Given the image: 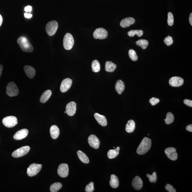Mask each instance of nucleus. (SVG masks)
<instances>
[{
    "instance_id": "nucleus-1",
    "label": "nucleus",
    "mask_w": 192,
    "mask_h": 192,
    "mask_svg": "<svg viewBox=\"0 0 192 192\" xmlns=\"http://www.w3.org/2000/svg\"><path fill=\"white\" fill-rule=\"evenodd\" d=\"M151 140L147 138H144L137 149V153L139 155H143L148 151L151 147Z\"/></svg>"
},
{
    "instance_id": "nucleus-2",
    "label": "nucleus",
    "mask_w": 192,
    "mask_h": 192,
    "mask_svg": "<svg viewBox=\"0 0 192 192\" xmlns=\"http://www.w3.org/2000/svg\"><path fill=\"white\" fill-rule=\"evenodd\" d=\"M17 42L23 52H31L33 51V46L25 37H19L17 40Z\"/></svg>"
},
{
    "instance_id": "nucleus-3",
    "label": "nucleus",
    "mask_w": 192,
    "mask_h": 192,
    "mask_svg": "<svg viewBox=\"0 0 192 192\" xmlns=\"http://www.w3.org/2000/svg\"><path fill=\"white\" fill-rule=\"evenodd\" d=\"M74 39L72 34L67 33L64 36L63 40V47L67 50H71L74 44Z\"/></svg>"
},
{
    "instance_id": "nucleus-4",
    "label": "nucleus",
    "mask_w": 192,
    "mask_h": 192,
    "mask_svg": "<svg viewBox=\"0 0 192 192\" xmlns=\"http://www.w3.org/2000/svg\"><path fill=\"white\" fill-rule=\"evenodd\" d=\"M59 24L57 21L55 20L49 21L46 25V31L49 36L54 35L56 33Z\"/></svg>"
},
{
    "instance_id": "nucleus-5",
    "label": "nucleus",
    "mask_w": 192,
    "mask_h": 192,
    "mask_svg": "<svg viewBox=\"0 0 192 192\" xmlns=\"http://www.w3.org/2000/svg\"><path fill=\"white\" fill-rule=\"evenodd\" d=\"M6 89V93L10 97H15L18 95L19 90L18 87L14 82H11L8 83Z\"/></svg>"
},
{
    "instance_id": "nucleus-6",
    "label": "nucleus",
    "mask_w": 192,
    "mask_h": 192,
    "mask_svg": "<svg viewBox=\"0 0 192 192\" xmlns=\"http://www.w3.org/2000/svg\"><path fill=\"white\" fill-rule=\"evenodd\" d=\"M42 167V164L36 163L31 164L27 169V173L30 177L35 176L39 173Z\"/></svg>"
},
{
    "instance_id": "nucleus-7",
    "label": "nucleus",
    "mask_w": 192,
    "mask_h": 192,
    "mask_svg": "<svg viewBox=\"0 0 192 192\" xmlns=\"http://www.w3.org/2000/svg\"><path fill=\"white\" fill-rule=\"evenodd\" d=\"M3 125L8 128H11L18 124V120L14 116H8L3 118L2 120Z\"/></svg>"
},
{
    "instance_id": "nucleus-8",
    "label": "nucleus",
    "mask_w": 192,
    "mask_h": 192,
    "mask_svg": "<svg viewBox=\"0 0 192 192\" xmlns=\"http://www.w3.org/2000/svg\"><path fill=\"white\" fill-rule=\"evenodd\" d=\"M30 149V147L29 146L22 147L15 150L12 154V156L13 157L16 158L23 157L28 153Z\"/></svg>"
},
{
    "instance_id": "nucleus-9",
    "label": "nucleus",
    "mask_w": 192,
    "mask_h": 192,
    "mask_svg": "<svg viewBox=\"0 0 192 192\" xmlns=\"http://www.w3.org/2000/svg\"><path fill=\"white\" fill-rule=\"evenodd\" d=\"M94 39L100 40L107 38L108 36V32L107 30L103 28H99L96 29L93 33Z\"/></svg>"
},
{
    "instance_id": "nucleus-10",
    "label": "nucleus",
    "mask_w": 192,
    "mask_h": 192,
    "mask_svg": "<svg viewBox=\"0 0 192 192\" xmlns=\"http://www.w3.org/2000/svg\"><path fill=\"white\" fill-rule=\"evenodd\" d=\"M58 174L62 178L67 177L69 174V167L67 164L62 163L59 166L57 170Z\"/></svg>"
},
{
    "instance_id": "nucleus-11",
    "label": "nucleus",
    "mask_w": 192,
    "mask_h": 192,
    "mask_svg": "<svg viewBox=\"0 0 192 192\" xmlns=\"http://www.w3.org/2000/svg\"><path fill=\"white\" fill-rule=\"evenodd\" d=\"M72 84V80L71 79L67 78L63 80L60 87V90L61 92H65L67 91L71 88Z\"/></svg>"
},
{
    "instance_id": "nucleus-12",
    "label": "nucleus",
    "mask_w": 192,
    "mask_h": 192,
    "mask_svg": "<svg viewBox=\"0 0 192 192\" xmlns=\"http://www.w3.org/2000/svg\"><path fill=\"white\" fill-rule=\"evenodd\" d=\"M88 142L90 147L95 149L99 148L100 145V141L99 138L95 135H91L89 136Z\"/></svg>"
},
{
    "instance_id": "nucleus-13",
    "label": "nucleus",
    "mask_w": 192,
    "mask_h": 192,
    "mask_svg": "<svg viewBox=\"0 0 192 192\" xmlns=\"http://www.w3.org/2000/svg\"><path fill=\"white\" fill-rule=\"evenodd\" d=\"M165 153L169 159L172 160H176L178 159V154L176 149L173 147H169L165 150Z\"/></svg>"
},
{
    "instance_id": "nucleus-14",
    "label": "nucleus",
    "mask_w": 192,
    "mask_h": 192,
    "mask_svg": "<svg viewBox=\"0 0 192 192\" xmlns=\"http://www.w3.org/2000/svg\"><path fill=\"white\" fill-rule=\"evenodd\" d=\"M184 80L183 79L179 77H172L169 80L170 85L174 87L181 86L184 83Z\"/></svg>"
},
{
    "instance_id": "nucleus-15",
    "label": "nucleus",
    "mask_w": 192,
    "mask_h": 192,
    "mask_svg": "<svg viewBox=\"0 0 192 192\" xmlns=\"http://www.w3.org/2000/svg\"><path fill=\"white\" fill-rule=\"evenodd\" d=\"M66 109V113L68 116H72L74 115L77 109L76 103L74 102H70L67 105Z\"/></svg>"
},
{
    "instance_id": "nucleus-16",
    "label": "nucleus",
    "mask_w": 192,
    "mask_h": 192,
    "mask_svg": "<svg viewBox=\"0 0 192 192\" xmlns=\"http://www.w3.org/2000/svg\"><path fill=\"white\" fill-rule=\"evenodd\" d=\"M29 131L27 129H23L19 130L15 134L13 138L16 140H20L26 138L28 135Z\"/></svg>"
},
{
    "instance_id": "nucleus-17",
    "label": "nucleus",
    "mask_w": 192,
    "mask_h": 192,
    "mask_svg": "<svg viewBox=\"0 0 192 192\" xmlns=\"http://www.w3.org/2000/svg\"><path fill=\"white\" fill-rule=\"evenodd\" d=\"M143 182L142 180L139 176H136L134 178L132 182V186L135 189L140 190L143 187Z\"/></svg>"
},
{
    "instance_id": "nucleus-18",
    "label": "nucleus",
    "mask_w": 192,
    "mask_h": 192,
    "mask_svg": "<svg viewBox=\"0 0 192 192\" xmlns=\"http://www.w3.org/2000/svg\"><path fill=\"white\" fill-rule=\"evenodd\" d=\"M135 20L132 17H128L123 19L122 20L120 25L123 28H126L132 25L133 24L135 23Z\"/></svg>"
},
{
    "instance_id": "nucleus-19",
    "label": "nucleus",
    "mask_w": 192,
    "mask_h": 192,
    "mask_svg": "<svg viewBox=\"0 0 192 192\" xmlns=\"http://www.w3.org/2000/svg\"><path fill=\"white\" fill-rule=\"evenodd\" d=\"M24 71L29 78L32 79L35 76L36 71L33 67L27 65L24 67Z\"/></svg>"
},
{
    "instance_id": "nucleus-20",
    "label": "nucleus",
    "mask_w": 192,
    "mask_h": 192,
    "mask_svg": "<svg viewBox=\"0 0 192 192\" xmlns=\"http://www.w3.org/2000/svg\"><path fill=\"white\" fill-rule=\"evenodd\" d=\"M96 120L100 125L102 126H106L107 125V121L105 116L96 113L94 115Z\"/></svg>"
},
{
    "instance_id": "nucleus-21",
    "label": "nucleus",
    "mask_w": 192,
    "mask_h": 192,
    "mask_svg": "<svg viewBox=\"0 0 192 192\" xmlns=\"http://www.w3.org/2000/svg\"><path fill=\"white\" fill-rule=\"evenodd\" d=\"M50 133L51 138L53 139H56L59 135V128L57 126L54 125L51 126L50 128Z\"/></svg>"
},
{
    "instance_id": "nucleus-22",
    "label": "nucleus",
    "mask_w": 192,
    "mask_h": 192,
    "mask_svg": "<svg viewBox=\"0 0 192 192\" xmlns=\"http://www.w3.org/2000/svg\"><path fill=\"white\" fill-rule=\"evenodd\" d=\"M115 90L119 94H121L124 90L125 89V85L124 82L122 80H117L116 83Z\"/></svg>"
},
{
    "instance_id": "nucleus-23",
    "label": "nucleus",
    "mask_w": 192,
    "mask_h": 192,
    "mask_svg": "<svg viewBox=\"0 0 192 192\" xmlns=\"http://www.w3.org/2000/svg\"><path fill=\"white\" fill-rule=\"evenodd\" d=\"M110 185L112 188H115L118 187L119 186V180L117 176L115 175H111L110 177Z\"/></svg>"
},
{
    "instance_id": "nucleus-24",
    "label": "nucleus",
    "mask_w": 192,
    "mask_h": 192,
    "mask_svg": "<svg viewBox=\"0 0 192 192\" xmlns=\"http://www.w3.org/2000/svg\"><path fill=\"white\" fill-rule=\"evenodd\" d=\"M52 92L50 90H47L45 91L41 96L40 98V102L42 103H44L47 102L50 98L52 95Z\"/></svg>"
},
{
    "instance_id": "nucleus-25",
    "label": "nucleus",
    "mask_w": 192,
    "mask_h": 192,
    "mask_svg": "<svg viewBox=\"0 0 192 192\" xmlns=\"http://www.w3.org/2000/svg\"><path fill=\"white\" fill-rule=\"evenodd\" d=\"M136 128V125L135 121L133 120H130L128 121L126 125L125 130L127 133H133Z\"/></svg>"
},
{
    "instance_id": "nucleus-26",
    "label": "nucleus",
    "mask_w": 192,
    "mask_h": 192,
    "mask_svg": "<svg viewBox=\"0 0 192 192\" xmlns=\"http://www.w3.org/2000/svg\"><path fill=\"white\" fill-rule=\"evenodd\" d=\"M79 158L82 162L85 164H88L90 162L88 157L85 153L81 150L78 151L77 152Z\"/></svg>"
},
{
    "instance_id": "nucleus-27",
    "label": "nucleus",
    "mask_w": 192,
    "mask_h": 192,
    "mask_svg": "<svg viewBox=\"0 0 192 192\" xmlns=\"http://www.w3.org/2000/svg\"><path fill=\"white\" fill-rule=\"evenodd\" d=\"M120 147H118L115 150H110L107 152V157L110 159L115 158L119 155Z\"/></svg>"
},
{
    "instance_id": "nucleus-28",
    "label": "nucleus",
    "mask_w": 192,
    "mask_h": 192,
    "mask_svg": "<svg viewBox=\"0 0 192 192\" xmlns=\"http://www.w3.org/2000/svg\"><path fill=\"white\" fill-rule=\"evenodd\" d=\"M117 66L111 61H107L105 63V71L109 72H112L116 69Z\"/></svg>"
},
{
    "instance_id": "nucleus-29",
    "label": "nucleus",
    "mask_w": 192,
    "mask_h": 192,
    "mask_svg": "<svg viewBox=\"0 0 192 192\" xmlns=\"http://www.w3.org/2000/svg\"><path fill=\"white\" fill-rule=\"evenodd\" d=\"M92 71L94 72H98L100 70V65L99 61L97 60H95L92 62Z\"/></svg>"
},
{
    "instance_id": "nucleus-30",
    "label": "nucleus",
    "mask_w": 192,
    "mask_h": 192,
    "mask_svg": "<svg viewBox=\"0 0 192 192\" xmlns=\"http://www.w3.org/2000/svg\"><path fill=\"white\" fill-rule=\"evenodd\" d=\"M62 185L60 183H56L51 185L50 190L51 192H57L62 187Z\"/></svg>"
},
{
    "instance_id": "nucleus-31",
    "label": "nucleus",
    "mask_w": 192,
    "mask_h": 192,
    "mask_svg": "<svg viewBox=\"0 0 192 192\" xmlns=\"http://www.w3.org/2000/svg\"><path fill=\"white\" fill-rule=\"evenodd\" d=\"M148 44V41L145 39H140L136 42L137 45L140 46L143 49H146Z\"/></svg>"
},
{
    "instance_id": "nucleus-32",
    "label": "nucleus",
    "mask_w": 192,
    "mask_h": 192,
    "mask_svg": "<svg viewBox=\"0 0 192 192\" xmlns=\"http://www.w3.org/2000/svg\"><path fill=\"white\" fill-rule=\"evenodd\" d=\"M143 32L142 30H131L128 33V36L130 37H133L137 35L138 37H141L143 35Z\"/></svg>"
},
{
    "instance_id": "nucleus-33",
    "label": "nucleus",
    "mask_w": 192,
    "mask_h": 192,
    "mask_svg": "<svg viewBox=\"0 0 192 192\" xmlns=\"http://www.w3.org/2000/svg\"><path fill=\"white\" fill-rule=\"evenodd\" d=\"M174 120V116L172 113L168 112L166 115V118L164 120L165 121L166 124L167 125L171 124L173 122Z\"/></svg>"
},
{
    "instance_id": "nucleus-34",
    "label": "nucleus",
    "mask_w": 192,
    "mask_h": 192,
    "mask_svg": "<svg viewBox=\"0 0 192 192\" xmlns=\"http://www.w3.org/2000/svg\"><path fill=\"white\" fill-rule=\"evenodd\" d=\"M128 55H129L130 59L132 61H136L138 60V57L136 54V51L133 49H130L128 52Z\"/></svg>"
},
{
    "instance_id": "nucleus-35",
    "label": "nucleus",
    "mask_w": 192,
    "mask_h": 192,
    "mask_svg": "<svg viewBox=\"0 0 192 192\" xmlns=\"http://www.w3.org/2000/svg\"><path fill=\"white\" fill-rule=\"evenodd\" d=\"M147 177L149 178V181L150 183H155L157 181V176L156 173L154 172L151 175L148 174H147Z\"/></svg>"
},
{
    "instance_id": "nucleus-36",
    "label": "nucleus",
    "mask_w": 192,
    "mask_h": 192,
    "mask_svg": "<svg viewBox=\"0 0 192 192\" xmlns=\"http://www.w3.org/2000/svg\"><path fill=\"white\" fill-rule=\"evenodd\" d=\"M174 19L173 14L170 12L168 13L167 23L170 26H172L173 25Z\"/></svg>"
},
{
    "instance_id": "nucleus-37",
    "label": "nucleus",
    "mask_w": 192,
    "mask_h": 192,
    "mask_svg": "<svg viewBox=\"0 0 192 192\" xmlns=\"http://www.w3.org/2000/svg\"><path fill=\"white\" fill-rule=\"evenodd\" d=\"M94 184L91 182L85 187V191L86 192H92L94 191Z\"/></svg>"
},
{
    "instance_id": "nucleus-38",
    "label": "nucleus",
    "mask_w": 192,
    "mask_h": 192,
    "mask_svg": "<svg viewBox=\"0 0 192 192\" xmlns=\"http://www.w3.org/2000/svg\"><path fill=\"white\" fill-rule=\"evenodd\" d=\"M164 42L166 45L168 46H169L173 44V40L172 37L168 36L164 39Z\"/></svg>"
},
{
    "instance_id": "nucleus-39",
    "label": "nucleus",
    "mask_w": 192,
    "mask_h": 192,
    "mask_svg": "<svg viewBox=\"0 0 192 192\" xmlns=\"http://www.w3.org/2000/svg\"><path fill=\"white\" fill-rule=\"evenodd\" d=\"M159 102H160V100L159 99L154 97H152L150 100V102L152 106L155 105L158 103Z\"/></svg>"
},
{
    "instance_id": "nucleus-40",
    "label": "nucleus",
    "mask_w": 192,
    "mask_h": 192,
    "mask_svg": "<svg viewBox=\"0 0 192 192\" xmlns=\"http://www.w3.org/2000/svg\"><path fill=\"white\" fill-rule=\"evenodd\" d=\"M165 188L169 192H176V190L172 186L169 184L166 185Z\"/></svg>"
},
{
    "instance_id": "nucleus-41",
    "label": "nucleus",
    "mask_w": 192,
    "mask_h": 192,
    "mask_svg": "<svg viewBox=\"0 0 192 192\" xmlns=\"http://www.w3.org/2000/svg\"><path fill=\"white\" fill-rule=\"evenodd\" d=\"M184 102L185 104L188 107H192V101L191 100H188L187 99H185Z\"/></svg>"
},
{
    "instance_id": "nucleus-42",
    "label": "nucleus",
    "mask_w": 192,
    "mask_h": 192,
    "mask_svg": "<svg viewBox=\"0 0 192 192\" xmlns=\"http://www.w3.org/2000/svg\"><path fill=\"white\" fill-rule=\"evenodd\" d=\"M32 8L31 6H29L25 7L24 10L26 12H29L32 11Z\"/></svg>"
},
{
    "instance_id": "nucleus-43",
    "label": "nucleus",
    "mask_w": 192,
    "mask_h": 192,
    "mask_svg": "<svg viewBox=\"0 0 192 192\" xmlns=\"http://www.w3.org/2000/svg\"><path fill=\"white\" fill-rule=\"evenodd\" d=\"M186 128L187 131L190 132H192V124L188 125L187 126Z\"/></svg>"
},
{
    "instance_id": "nucleus-44",
    "label": "nucleus",
    "mask_w": 192,
    "mask_h": 192,
    "mask_svg": "<svg viewBox=\"0 0 192 192\" xmlns=\"http://www.w3.org/2000/svg\"><path fill=\"white\" fill-rule=\"evenodd\" d=\"M24 15V16L25 17V18H31L32 16V14H28L27 13H25Z\"/></svg>"
},
{
    "instance_id": "nucleus-45",
    "label": "nucleus",
    "mask_w": 192,
    "mask_h": 192,
    "mask_svg": "<svg viewBox=\"0 0 192 192\" xmlns=\"http://www.w3.org/2000/svg\"><path fill=\"white\" fill-rule=\"evenodd\" d=\"M3 70V66L2 64H0V78H1V75H2Z\"/></svg>"
},
{
    "instance_id": "nucleus-46",
    "label": "nucleus",
    "mask_w": 192,
    "mask_h": 192,
    "mask_svg": "<svg viewBox=\"0 0 192 192\" xmlns=\"http://www.w3.org/2000/svg\"><path fill=\"white\" fill-rule=\"evenodd\" d=\"M189 23L190 25L192 26V13L190 14L189 18Z\"/></svg>"
},
{
    "instance_id": "nucleus-47",
    "label": "nucleus",
    "mask_w": 192,
    "mask_h": 192,
    "mask_svg": "<svg viewBox=\"0 0 192 192\" xmlns=\"http://www.w3.org/2000/svg\"><path fill=\"white\" fill-rule=\"evenodd\" d=\"M2 22L3 18L2 16H1V15L0 14V27H1V24H2Z\"/></svg>"
},
{
    "instance_id": "nucleus-48",
    "label": "nucleus",
    "mask_w": 192,
    "mask_h": 192,
    "mask_svg": "<svg viewBox=\"0 0 192 192\" xmlns=\"http://www.w3.org/2000/svg\"><path fill=\"white\" fill-rule=\"evenodd\" d=\"M64 112L65 113H66V111H64Z\"/></svg>"
}]
</instances>
